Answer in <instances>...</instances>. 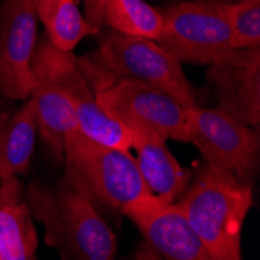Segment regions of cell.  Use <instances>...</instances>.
<instances>
[{
  "label": "cell",
  "instance_id": "obj_10",
  "mask_svg": "<svg viewBox=\"0 0 260 260\" xmlns=\"http://www.w3.org/2000/svg\"><path fill=\"white\" fill-rule=\"evenodd\" d=\"M207 83L220 111L237 122L260 125V49L229 50L209 64Z\"/></svg>",
  "mask_w": 260,
  "mask_h": 260
},
{
  "label": "cell",
  "instance_id": "obj_15",
  "mask_svg": "<svg viewBox=\"0 0 260 260\" xmlns=\"http://www.w3.org/2000/svg\"><path fill=\"white\" fill-rule=\"evenodd\" d=\"M33 78L35 89L30 99L35 105L38 131L52 157L58 164H62L64 137L70 129L78 128L75 114L56 86L42 77L33 75Z\"/></svg>",
  "mask_w": 260,
  "mask_h": 260
},
{
  "label": "cell",
  "instance_id": "obj_4",
  "mask_svg": "<svg viewBox=\"0 0 260 260\" xmlns=\"http://www.w3.org/2000/svg\"><path fill=\"white\" fill-rule=\"evenodd\" d=\"M99 106L115 122L126 128L145 126L164 139L187 144L185 108L165 92L108 70L90 52L78 58Z\"/></svg>",
  "mask_w": 260,
  "mask_h": 260
},
{
  "label": "cell",
  "instance_id": "obj_22",
  "mask_svg": "<svg viewBox=\"0 0 260 260\" xmlns=\"http://www.w3.org/2000/svg\"><path fill=\"white\" fill-rule=\"evenodd\" d=\"M4 112H5V111H2V112H0V119H2V117H4Z\"/></svg>",
  "mask_w": 260,
  "mask_h": 260
},
{
  "label": "cell",
  "instance_id": "obj_5",
  "mask_svg": "<svg viewBox=\"0 0 260 260\" xmlns=\"http://www.w3.org/2000/svg\"><path fill=\"white\" fill-rule=\"evenodd\" d=\"M31 74L45 78L62 92L75 114L78 129L86 137L112 148L126 151L133 148L131 129L111 119L99 106L74 52L58 50L44 35L38 39L31 58Z\"/></svg>",
  "mask_w": 260,
  "mask_h": 260
},
{
  "label": "cell",
  "instance_id": "obj_18",
  "mask_svg": "<svg viewBox=\"0 0 260 260\" xmlns=\"http://www.w3.org/2000/svg\"><path fill=\"white\" fill-rule=\"evenodd\" d=\"M218 5L231 30L232 50L260 49V0Z\"/></svg>",
  "mask_w": 260,
  "mask_h": 260
},
{
  "label": "cell",
  "instance_id": "obj_9",
  "mask_svg": "<svg viewBox=\"0 0 260 260\" xmlns=\"http://www.w3.org/2000/svg\"><path fill=\"white\" fill-rule=\"evenodd\" d=\"M38 44V17L31 0L0 5V95L27 100L35 89L31 58Z\"/></svg>",
  "mask_w": 260,
  "mask_h": 260
},
{
  "label": "cell",
  "instance_id": "obj_21",
  "mask_svg": "<svg viewBox=\"0 0 260 260\" xmlns=\"http://www.w3.org/2000/svg\"><path fill=\"white\" fill-rule=\"evenodd\" d=\"M200 2H207V4H235L240 0H200Z\"/></svg>",
  "mask_w": 260,
  "mask_h": 260
},
{
  "label": "cell",
  "instance_id": "obj_19",
  "mask_svg": "<svg viewBox=\"0 0 260 260\" xmlns=\"http://www.w3.org/2000/svg\"><path fill=\"white\" fill-rule=\"evenodd\" d=\"M106 0H84V20L92 28L93 35H99L103 28V11Z\"/></svg>",
  "mask_w": 260,
  "mask_h": 260
},
{
  "label": "cell",
  "instance_id": "obj_13",
  "mask_svg": "<svg viewBox=\"0 0 260 260\" xmlns=\"http://www.w3.org/2000/svg\"><path fill=\"white\" fill-rule=\"evenodd\" d=\"M38 235L17 176L0 179V260H36Z\"/></svg>",
  "mask_w": 260,
  "mask_h": 260
},
{
  "label": "cell",
  "instance_id": "obj_1",
  "mask_svg": "<svg viewBox=\"0 0 260 260\" xmlns=\"http://www.w3.org/2000/svg\"><path fill=\"white\" fill-rule=\"evenodd\" d=\"M214 260H242V229L252 187L214 164L197 165L184 195L173 203Z\"/></svg>",
  "mask_w": 260,
  "mask_h": 260
},
{
  "label": "cell",
  "instance_id": "obj_7",
  "mask_svg": "<svg viewBox=\"0 0 260 260\" xmlns=\"http://www.w3.org/2000/svg\"><path fill=\"white\" fill-rule=\"evenodd\" d=\"M187 144H192L204 160L224 169L245 184L258 173L260 133L243 125L218 108L201 105L185 109Z\"/></svg>",
  "mask_w": 260,
  "mask_h": 260
},
{
  "label": "cell",
  "instance_id": "obj_3",
  "mask_svg": "<svg viewBox=\"0 0 260 260\" xmlns=\"http://www.w3.org/2000/svg\"><path fill=\"white\" fill-rule=\"evenodd\" d=\"M62 164L69 185L95 207L120 212L151 197L129 151L102 145L78 128L64 137Z\"/></svg>",
  "mask_w": 260,
  "mask_h": 260
},
{
  "label": "cell",
  "instance_id": "obj_2",
  "mask_svg": "<svg viewBox=\"0 0 260 260\" xmlns=\"http://www.w3.org/2000/svg\"><path fill=\"white\" fill-rule=\"evenodd\" d=\"M25 201L44 226L45 243L62 260H115L117 237L86 197L62 179L55 187L31 182Z\"/></svg>",
  "mask_w": 260,
  "mask_h": 260
},
{
  "label": "cell",
  "instance_id": "obj_17",
  "mask_svg": "<svg viewBox=\"0 0 260 260\" xmlns=\"http://www.w3.org/2000/svg\"><path fill=\"white\" fill-rule=\"evenodd\" d=\"M112 31L157 41L164 20L159 10L145 0H106L103 11V28Z\"/></svg>",
  "mask_w": 260,
  "mask_h": 260
},
{
  "label": "cell",
  "instance_id": "obj_12",
  "mask_svg": "<svg viewBox=\"0 0 260 260\" xmlns=\"http://www.w3.org/2000/svg\"><path fill=\"white\" fill-rule=\"evenodd\" d=\"M136 164L148 192L164 201L176 203L192 181V172L184 169L167 147V139L156 131L136 126L131 128Z\"/></svg>",
  "mask_w": 260,
  "mask_h": 260
},
{
  "label": "cell",
  "instance_id": "obj_6",
  "mask_svg": "<svg viewBox=\"0 0 260 260\" xmlns=\"http://www.w3.org/2000/svg\"><path fill=\"white\" fill-rule=\"evenodd\" d=\"M93 53L112 74L153 86L185 109L200 105L198 90L185 77L181 62L156 41L102 28Z\"/></svg>",
  "mask_w": 260,
  "mask_h": 260
},
{
  "label": "cell",
  "instance_id": "obj_14",
  "mask_svg": "<svg viewBox=\"0 0 260 260\" xmlns=\"http://www.w3.org/2000/svg\"><path fill=\"white\" fill-rule=\"evenodd\" d=\"M38 134L36 112L28 97L17 111L0 119V179L27 175Z\"/></svg>",
  "mask_w": 260,
  "mask_h": 260
},
{
  "label": "cell",
  "instance_id": "obj_20",
  "mask_svg": "<svg viewBox=\"0 0 260 260\" xmlns=\"http://www.w3.org/2000/svg\"><path fill=\"white\" fill-rule=\"evenodd\" d=\"M134 260H164V258L150 243L144 242V243H140L139 249L136 251Z\"/></svg>",
  "mask_w": 260,
  "mask_h": 260
},
{
  "label": "cell",
  "instance_id": "obj_16",
  "mask_svg": "<svg viewBox=\"0 0 260 260\" xmlns=\"http://www.w3.org/2000/svg\"><path fill=\"white\" fill-rule=\"evenodd\" d=\"M38 20L44 25L45 36L53 47L72 52L93 31L84 20L77 0H31Z\"/></svg>",
  "mask_w": 260,
  "mask_h": 260
},
{
  "label": "cell",
  "instance_id": "obj_11",
  "mask_svg": "<svg viewBox=\"0 0 260 260\" xmlns=\"http://www.w3.org/2000/svg\"><path fill=\"white\" fill-rule=\"evenodd\" d=\"M165 260H214L175 204L153 195L120 210Z\"/></svg>",
  "mask_w": 260,
  "mask_h": 260
},
{
  "label": "cell",
  "instance_id": "obj_8",
  "mask_svg": "<svg viewBox=\"0 0 260 260\" xmlns=\"http://www.w3.org/2000/svg\"><path fill=\"white\" fill-rule=\"evenodd\" d=\"M159 11L164 27L156 42L181 64H210L232 50L231 30L218 4L188 0Z\"/></svg>",
  "mask_w": 260,
  "mask_h": 260
}]
</instances>
